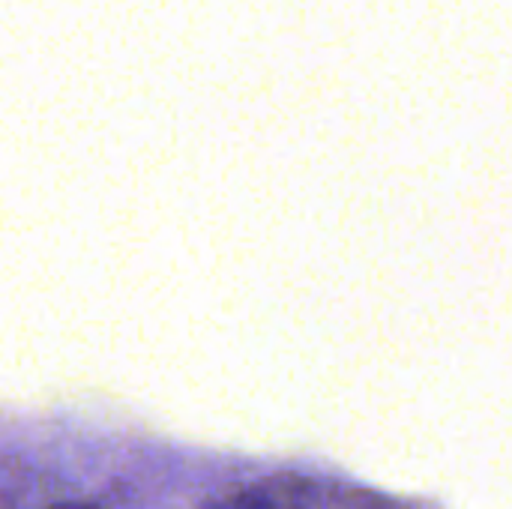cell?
Returning a JSON list of instances; mask_svg holds the SVG:
<instances>
[{"instance_id":"6da1fadb","label":"cell","mask_w":512,"mask_h":509,"mask_svg":"<svg viewBox=\"0 0 512 509\" xmlns=\"http://www.w3.org/2000/svg\"><path fill=\"white\" fill-rule=\"evenodd\" d=\"M219 509H282V504H279V495H276L273 480H270L264 486H255L249 492L234 495L231 501H225Z\"/></svg>"},{"instance_id":"7a4b0ae2","label":"cell","mask_w":512,"mask_h":509,"mask_svg":"<svg viewBox=\"0 0 512 509\" xmlns=\"http://www.w3.org/2000/svg\"><path fill=\"white\" fill-rule=\"evenodd\" d=\"M48 509H99L96 504H84V501H72V504H54Z\"/></svg>"}]
</instances>
